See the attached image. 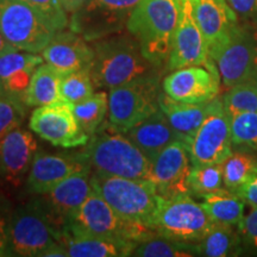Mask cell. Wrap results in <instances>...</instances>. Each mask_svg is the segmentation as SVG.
Returning a JSON list of instances; mask_svg holds the SVG:
<instances>
[{
  "instance_id": "1",
  "label": "cell",
  "mask_w": 257,
  "mask_h": 257,
  "mask_svg": "<svg viewBox=\"0 0 257 257\" xmlns=\"http://www.w3.org/2000/svg\"><path fill=\"white\" fill-rule=\"evenodd\" d=\"M94 59L91 76L95 88L111 91L134 80L161 75L162 70L146 59L133 35L115 34L92 42Z\"/></svg>"
},
{
  "instance_id": "2",
  "label": "cell",
  "mask_w": 257,
  "mask_h": 257,
  "mask_svg": "<svg viewBox=\"0 0 257 257\" xmlns=\"http://www.w3.org/2000/svg\"><path fill=\"white\" fill-rule=\"evenodd\" d=\"M62 230L51 217L41 195H29L15 205L10 230V256H67L61 244Z\"/></svg>"
},
{
  "instance_id": "3",
  "label": "cell",
  "mask_w": 257,
  "mask_h": 257,
  "mask_svg": "<svg viewBox=\"0 0 257 257\" xmlns=\"http://www.w3.org/2000/svg\"><path fill=\"white\" fill-rule=\"evenodd\" d=\"M79 150L80 156L92 173L128 179H149L153 162L126 135L102 125Z\"/></svg>"
},
{
  "instance_id": "4",
  "label": "cell",
  "mask_w": 257,
  "mask_h": 257,
  "mask_svg": "<svg viewBox=\"0 0 257 257\" xmlns=\"http://www.w3.org/2000/svg\"><path fill=\"white\" fill-rule=\"evenodd\" d=\"M180 11L181 0H141L126 23L146 59L165 72Z\"/></svg>"
},
{
  "instance_id": "5",
  "label": "cell",
  "mask_w": 257,
  "mask_h": 257,
  "mask_svg": "<svg viewBox=\"0 0 257 257\" xmlns=\"http://www.w3.org/2000/svg\"><path fill=\"white\" fill-rule=\"evenodd\" d=\"M91 181L93 189L118 214L134 223L150 227L161 198L152 180L92 173Z\"/></svg>"
},
{
  "instance_id": "6",
  "label": "cell",
  "mask_w": 257,
  "mask_h": 257,
  "mask_svg": "<svg viewBox=\"0 0 257 257\" xmlns=\"http://www.w3.org/2000/svg\"><path fill=\"white\" fill-rule=\"evenodd\" d=\"M225 88L257 75V22H238L230 35L208 50Z\"/></svg>"
},
{
  "instance_id": "7",
  "label": "cell",
  "mask_w": 257,
  "mask_h": 257,
  "mask_svg": "<svg viewBox=\"0 0 257 257\" xmlns=\"http://www.w3.org/2000/svg\"><path fill=\"white\" fill-rule=\"evenodd\" d=\"M213 221L192 195L160 198L150 227L157 236L187 243H198L208 233Z\"/></svg>"
},
{
  "instance_id": "8",
  "label": "cell",
  "mask_w": 257,
  "mask_h": 257,
  "mask_svg": "<svg viewBox=\"0 0 257 257\" xmlns=\"http://www.w3.org/2000/svg\"><path fill=\"white\" fill-rule=\"evenodd\" d=\"M160 80L161 75L147 76L111 89L107 123L124 134L159 111Z\"/></svg>"
},
{
  "instance_id": "9",
  "label": "cell",
  "mask_w": 257,
  "mask_h": 257,
  "mask_svg": "<svg viewBox=\"0 0 257 257\" xmlns=\"http://www.w3.org/2000/svg\"><path fill=\"white\" fill-rule=\"evenodd\" d=\"M55 32L23 0H0V34L16 49L41 54Z\"/></svg>"
},
{
  "instance_id": "10",
  "label": "cell",
  "mask_w": 257,
  "mask_h": 257,
  "mask_svg": "<svg viewBox=\"0 0 257 257\" xmlns=\"http://www.w3.org/2000/svg\"><path fill=\"white\" fill-rule=\"evenodd\" d=\"M72 223L86 232L136 244L157 236L149 226L118 214L94 189L76 212Z\"/></svg>"
},
{
  "instance_id": "11",
  "label": "cell",
  "mask_w": 257,
  "mask_h": 257,
  "mask_svg": "<svg viewBox=\"0 0 257 257\" xmlns=\"http://www.w3.org/2000/svg\"><path fill=\"white\" fill-rule=\"evenodd\" d=\"M187 147L193 167L220 165L233 153L231 120L221 98L210 102L206 117Z\"/></svg>"
},
{
  "instance_id": "12",
  "label": "cell",
  "mask_w": 257,
  "mask_h": 257,
  "mask_svg": "<svg viewBox=\"0 0 257 257\" xmlns=\"http://www.w3.org/2000/svg\"><path fill=\"white\" fill-rule=\"evenodd\" d=\"M141 0H88L79 11L72 14L70 30L88 42L120 34L126 29L127 19Z\"/></svg>"
},
{
  "instance_id": "13",
  "label": "cell",
  "mask_w": 257,
  "mask_h": 257,
  "mask_svg": "<svg viewBox=\"0 0 257 257\" xmlns=\"http://www.w3.org/2000/svg\"><path fill=\"white\" fill-rule=\"evenodd\" d=\"M29 127L51 146L63 149L83 147L91 138L80 126L72 104L66 101L38 106L30 115Z\"/></svg>"
},
{
  "instance_id": "14",
  "label": "cell",
  "mask_w": 257,
  "mask_h": 257,
  "mask_svg": "<svg viewBox=\"0 0 257 257\" xmlns=\"http://www.w3.org/2000/svg\"><path fill=\"white\" fill-rule=\"evenodd\" d=\"M220 75L210 59L205 66H189L170 72L162 81V91L172 99L188 104H205L219 94Z\"/></svg>"
},
{
  "instance_id": "15",
  "label": "cell",
  "mask_w": 257,
  "mask_h": 257,
  "mask_svg": "<svg viewBox=\"0 0 257 257\" xmlns=\"http://www.w3.org/2000/svg\"><path fill=\"white\" fill-rule=\"evenodd\" d=\"M37 150L36 138L22 127L0 141V189L10 195L24 187Z\"/></svg>"
},
{
  "instance_id": "16",
  "label": "cell",
  "mask_w": 257,
  "mask_h": 257,
  "mask_svg": "<svg viewBox=\"0 0 257 257\" xmlns=\"http://www.w3.org/2000/svg\"><path fill=\"white\" fill-rule=\"evenodd\" d=\"M210 61L206 38L193 14L191 0H181V11L173 36L166 72L189 66H205Z\"/></svg>"
},
{
  "instance_id": "17",
  "label": "cell",
  "mask_w": 257,
  "mask_h": 257,
  "mask_svg": "<svg viewBox=\"0 0 257 257\" xmlns=\"http://www.w3.org/2000/svg\"><path fill=\"white\" fill-rule=\"evenodd\" d=\"M192 169L187 144L175 141L155 157L150 178L160 197L169 199L189 194L188 178Z\"/></svg>"
},
{
  "instance_id": "18",
  "label": "cell",
  "mask_w": 257,
  "mask_h": 257,
  "mask_svg": "<svg viewBox=\"0 0 257 257\" xmlns=\"http://www.w3.org/2000/svg\"><path fill=\"white\" fill-rule=\"evenodd\" d=\"M86 168L88 167L80 159L78 152L50 154L37 150L25 181L24 192L29 195L46 194L63 180Z\"/></svg>"
},
{
  "instance_id": "19",
  "label": "cell",
  "mask_w": 257,
  "mask_h": 257,
  "mask_svg": "<svg viewBox=\"0 0 257 257\" xmlns=\"http://www.w3.org/2000/svg\"><path fill=\"white\" fill-rule=\"evenodd\" d=\"M91 176V169L80 170L60 182L50 192L41 195L61 230L73 220L76 212L93 192Z\"/></svg>"
},
{
  "instance_id": "20",
  "label": "cell",
  "mask_w": 257,
  "mask_h": 257,
  "mask_svg": "<svg viewBox=\"0 0 257 257\" xmlns=\"http://www.w3.org/2000/svg\"><path fill=\"white\" fill-rule=\"evenodd\" d=\"M41 55L47 63L62 72L91 70L94 49L78 32L63 29L55 32L48 46L42 50Z\"/></svg>"
},
{
  "instance_id": "21",
  "label": "cell",
  "mask_w": 257,
  "mask_h": 257,
  "mask_svg": "<svg viewBox=\"0 0 257 257\" xmlns=\"http://www.w3.org/2000/svg\"><path fill=\"white\" fill-rule=\"evenodd\" d=\"M61 244L70 257H124L131 256L137 244L86 232L73 224L66 225Z\"/></svg>"
},
{
  "instance_id": "22",
  "label": "cell",
  "mask_w": 257,
  "mask_h": 257,
  "mask_svg": "<svg viewBox=\"0 0 257 257\" xmlns=\"http://www.w3.org/2000/svg\"><path fill=\"white\" fill-rule=\"evenodd\" d=\"M43 62L42 55L22 50L0 55V96L25 105L32 74Z\"/></svg>"
},
{
  "instance_id": "23",
  "label": "cell",
  "mask_w": 257,
  "mask_h": 257,
  "mask_svg": "<svg viewBox=\"0 0 257 257\" xmlns=\"http://www.w3.org/2000/svg\"><path fill=\"white\" fill-rule=\"evenodd\" d=\"M191 3L208 50L220 44L238 24L239 19L226 0H191Z\"/></svg>"
},
{
  "instance_id": "24",
  "label": "cell",
  "mask_w": 257,
  "mask_h": 257,
  "mask_svg": "<svg viewBox=\"0 0 257 257\" xmlns=\"http://www.w3.org/2000/svg\"><path fill=\"white\" fill-rule=\"evenodd\" d=\"M124 134L152 162L166 147L179 141L172 125L161 110Z\"/></svg>"
},
{
  "instance_id": "25",
  "label": "cell",
  "mask_w": 257,
  "mask_h": 257,
  "mask_svg": "<svg viewBox=\"0 0 257 257\" xmlns=\"http://www.w3.org/2000/svg\"><path fill=\"white\" fill-rule=\"evenodd\" d=\"M210 102L188 104L178 101L167 95L163 91L159 98L160 110L165 113L179 141H182L187 146L206 117Z\"/></svg>"
},
{
  "instance_id": "26",
  "label": "cell",
  "mask_w": 257,
  "mask_h": 257,
  "mask_svg": "<svg viewBox=\"0 0 257 257\" xmlns=\"http://www.w3.org/2000/svg\"><path fill=\"white\" fill-rule=\"evenodd\" d=\"M198 199L213 223L238 227L243 220L245 202L229 189L223 187Z\"/></svg>"
},
{
  "instance_id": "27",
  "label": "cell",
  "mask_w": 257,
  "mask_h": 257,
  "mask_svg": "<svg viewBox=\"0 0 257 257\" xmlns=\"http://www.w3.org/2000/svg\"><path fill=\"white\" fill-rule=\"evenodd\" d=\"M62 70L49 63H42L35 69L25 94V105L28 107H38L61 100L60 82Z\"/></svg>"
},
{
  "instance_id": "28",
  "label": "cell",
  "mask_w": 257,
  "mask_h": 257,
  "mask_svg": "<svg viewBox=\"0 0 257 257\" xmlns=\"http://www.w3.org/2000/svg\"><path fill=\"white\" fill-rule=\"evenodd\" d=\"M198 256H239L243 252L242 238L237 227L214 223L200 242L195 243Z\"/></svg>"
},
{
  "instance_id": "29",
  "label": "cell",
  "mask_w": 257,
  "mask_h": 257,
  "mask_svg": "<svg viewBox=\"0 0 257 257\" xmlns=\"http://www.w3.org/2000/svg\"><path fill=\"white\" fill-rule=\"evenodd\" d=\"M74 114L80 126L88 136L100 128L108 114V95L106 92H98L79 104H72Z\"/></svg>"
},
{
  "instance_id": "30",
  "label": "cell",
  "mask_w": 257,
  "mask_h": 257,
  "mask_svg": "<svg viewBox=\"0 0 257 257\" xmlns=\"http://www.w3.org/2000/svg\"><path fill=\"white\" fill-rule=\"evenodd\" d=\"M131 256L140 257H192L198 256L195 243L180 242L162 236H154L138 243Z\"/></svg>"
},
{
  "instance_id": "31",
  "label": "cell",
  "mask_w": 257,
  "mask_h": 257,
  "mask_svg": "<svg viewBox=\"0 0 257 257\" xmlns=\"http://www.w3.org/2000/svg\"><path fill=\"white\" fill-rule=\"evenodd\" d=\"M224 188L236 193L257 169V156L244 152H234L221 163Z\"/></svg>"
},
{
  "instance_id": "32",
  "label": "cell",
  "mask_w": 257,
  "mask_h": 257,
  "mask_svg": "<svg viewBox=\"0 0 257 257\" xmlns=\"http://www.w3.org/2000/svg\"><path fill=\"white\" fill-rule=\"evenodd\" d=\"M230 120L233 149L257 156V112L236 114Z\"/></svg>"
},
{
  "instance_id": "33",
  "label": "cell",
  "mask_w": 257,
  "mask_h": 257,
  "mask_svg": "<svg viewBox=\"0 0 257 257\" xmlns=\"http://www.w3.org/2000/svg\"><path fill=\"white\" fill-rule=\"evenodd\" d=\"M91 70L80 69L63 72L60 82L61 100L69 104H79L94 94Z\"/></svg>"
},
{
  "instance_id": "34",
  "label": "cell",
  "mask_w": 257,
  "mask_h": 257,
  "mask_svg": "<svg viewBox=\"0 0 257 257\" xmlns=\"http://www.w3.org/2000/svg\"><path fill=\"white\" fill-rule=\"evenodd\" d=\"M188 186L191 195L195 198H200L201 195L223 188L224 180L221 163L198 167L192 166L188 178Z\"/></svg>"
},
{
  "instance_id": "35",
  "label": "cell",
  "mask_w": 257,
  "mask_h": 257,
  "mask_svg": "<svg viewBox=\"0 0 257 257\" xmlns=\"http://www.w3.org/2000/svg\"><path fill=\"white\" fill-rule=\"evenodd\" d=\"M221 100L230 118L244 112H257V89L251 82H242L227 88Z\"/></svg>"
},
{
  "instance_id": "36",
  "label": "cell",
  "mask_w": 257,
  "mask_h": 257,
  "mask_svg": "<svg viewBox=\"0 0 257 257\" xmlns=\"http://www.w3.org/2000/svg\"><path fill=\"white\" fill-rule=\"evenodd\" d=\"M27 105L0 96V141L15 128L21 127L27 114Z\"/></svg>"
},
{
  "instance_id": "37",
  "label": "cell",
  "mask_w": 257,
  "mask_h": 257,
  "mask_svg": "<svg viewBox=\"0 0 257 257\" xmlns=\"http://www.w3.org/2000/svg\"><path fill=\"white\" fill-rule=\"evenodd\" d=\"M23 2L36 10L55 31L63 30L69 25L68 15L61 5L60 0H23Z\"/></svg>"
},
{
  "instance_id": "38",
  "label": "cell",
  "mask_w": 257,
  "mask_h": 257,
  "mask_svg": "<svg viewBox=\"0 0 257 257\" xmlns=\"http://www.w3.org/2000/svg\"><path fill=\"white\" fill-rule=\"evenodd\" d=\"M15 204L8 193L0 189V257L10 256V230Z\"/></svg>"
},
{
  "instance_id": "39",
  "label": "cell",
  "mask_w": 257,
  "mask_h": 257,
  "mask_svg": "<svg viewBox=\"0 0 257 257\" xmlns=\"http://www.w3.org/2000/svg\"><path fill=\"white\" fill-rule=\"evenodd\" d=\"M237 230L242 238L243 252L257 255V207H252L248 216H244Z\"/></svg>"
},
{
  "instance_id": "40",
  "label": "cell",
  "mask_w": 257,
  "mask_h": 257,
  "mask_svg": "<svg viewBox=\"0 0 257 257\" xmlns=\"http://www.w3.org/2000/svg\"><path fill=\"white\" fill-rule=\"evenodd\" d=\"M240 22H257V0H226Z\"/></svg>"
},
{
  "instance_id": "41",
  "label": "cell",
  "mask_w": 257,
  "mask_h": 257,
  "mask_svg": "<svg viewBox=\"0 0 257 257\" xmlns=\"http://www.w3.org/2000/svg\"><path fill=\"white\" fill-rule=\"evenodd\" d=\"M236 194L251 207H257V169L242 185Z\"/></svg>"
},
{
  "instance_id": "42",
  "label": "cell",
  "mask_w": 257,
  "mask_h": 257,
  "mask_svg": "<svg viewBox=\"0 0 257 257\" xmlns=\"http://www.w3.org/2000/svg\"><path fill=\"white\" fill-rule=\"evenodd\" d=\"M60 3L67 14H74L87 4L88 0H60Z\"/></svg>"
},
{
  "instance_id": "43",
  "label": "cell",
  "mask_w": 257,
  "mask_h": 257,
  "mask_svg": "<svg viewBox=\"0 0 257 257\" xmlns=\"http://www.w3.org/2000/svg\"><path fill=\"white\" fill-rule=\"evenodd\" d=\"M14 50H18V49H16L15 47H12L8 41L3 37V35L0 34V55H3V54L5 53H9V51H14Z\"/></svg>"
},
{
  "instance_id": "44",
  "label": "cell",
  "mask_w": 257,
  "mask_h": 257,
  "mask_svg": "<svg viewBox=\"0 0 257 257\" xmlns=\"http://www.w3.org/2000/svg\"><path fill=\"white\" fill-rule=\"evenodd\" d=\"M248 82H251L253 86H255V88L257 89V75L255 76V78H252L251 80H250V81H248Z\"/></svg>"
}]
</instances>
